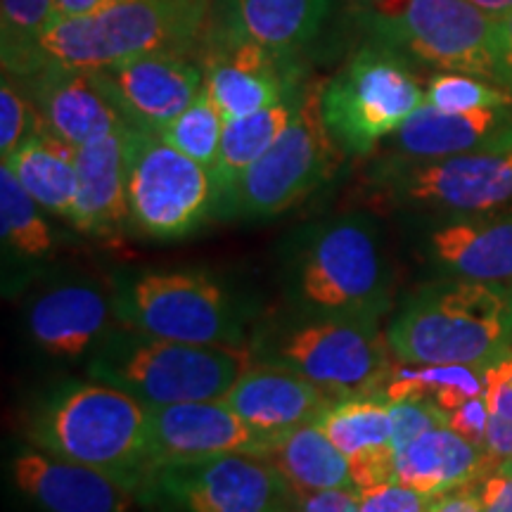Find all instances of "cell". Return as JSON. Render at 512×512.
<instances>
[{
	"mask_svg": "<svg viewBox=\"0 0 512 512\" xmlns=\"http://www.w3.org/2000/svg\"><path fill=\"white\" fill-rule=\"evenodd\" d=\"M114 3H121V0H55V19L64 17H81L91 15V12H98L102 8H110Z\"/></svg>",
	"mask_w": 512,
	"mask_h": 512,
	"instance_id": "cell-44",
	"label": "cell"
},
{
	"mask_svg": "<svg viewBox=\"0 0 512 512\" xmlns=\"http://www.w3.org/2000/svg\"><path fill=\"white\" fill-rule=\"evenodd\" d=\"M484 368L472 366H418L401 363L392 368L382 394L387 399H406V396H425L446 413L456 411L465 401L484 396Z\"/></svg>",
	"mask_w": 512,
	"mask_h": 512,
	"instance_id": "cell-30",
	"label": "cell"
},
{
	"mask_svg": "<svg viewBox=\"0 0 512 512\" xmlns=\"http://www.w3.org/2000/svg\"><path fill=\"white\" fill-rule=\"evenodd\" d=\"M432 249L465 280L505 283L512 280V216L451 223L432 235Z\"/></svg>",
	"mask_w": 512,
	"mask_h": 512,
	"instance_id": "cell-27",
	"label": "cell"
},
{
	"mask_svg": "<svg viewBox=\"0 0 512 512\" xmlns=\"http://www.w3.org/2000/svg\"><path fill=\"white\" fill-rule=\"evenodd\" d=\"M479 498L484 512H512V475L491 472L479 482Z\"/></svg>",
	"mask_w": 512,
	"mask_h": 512,
	"instance_id": "cell-41",
	"label": "cell"
},
{
	"mask_svg": "<svg viewBox=\"0 0 512 512\" xmlns=\"http://www.w3.org/2000/svg\"><path fill=\"white\" fill-rule=\"evenodd\" d=\"M285 368L309 377L335 399L382 392L394 354L375 320L325 316L290 332L280 344Z\"/></svg>",
	"mask_w": 512,
	"mask_h": 512,
	"instance_id": "cell-11",
	"label": "cell"
},
{
	"mask_svg": "<svg viewBox=\"0 0 512 512\" xmlns=\"http://www.w3.org/2000/svg\"><path fill=\"white\" fill-rule=\"evenodd\" d=\"M375 176L396 202L484 214L512 202V147L444 159L394 157Z\"/></svg>",
	"mask_w": 512,
	"mask_h": 512,
	"instance_id": "cell-12",
	"label": "cell"
},
{
	"mask_svg": "<svg viewBox=\"0 0 512 512\" xmlns=\"http://www.w3.org/2000/svg\"><path fill=\"white\" fill-rule=\"evenodd\" d=\"M484 448L496 465L508 460L512 456V420H505L501 415H491L489 425H486Z\"/></svg>",
	"mask_w": 512,
	"mask_h": 512,
	"instance_id": "cell-42",
	"label": "cell"
},
{
	"mask_svg": "<svg viewBox=\"0 0 512 512\" xmlns=\"http://www.w3.org/2000/svg\"><path fill=\"white\" fill-rule=\"evenodd\" d=\"M223 403L268 441L316 422L337 399L294 370L252 366L223 394Z\"/></svg>",
	"mask_w": 512,
	"mask_h": 512,
	"instance_id": "cell-19",
	"label": "cell"
},
{
	"mask_svg": "<svg viewBox=\"0 0 512 512\" xmlns=\"http://www.w3.org/2000/svg\"><path fill=\"white\" fill-rule=\"evenodd\" d=\"M496 463L484 446L472 444L451 427H437L411 441L396 458V482L430 496H446L463 486L479 484Z\"/></svg>",
	"mask_w": 512,
	"mask_h": 512,
	"instance_id": "cell-24",
	"label": "cell"
},
{
	"mask_svg": "<svg viewBox=\"0 0 512 512\" xmlns=\"http://www.w3.org/2000/svg\"><path fill=\"white\" fill-rule=\"evenodd\" d=\"M264 458L297 496L328 489H358L347 456L320 430L318 420L273 439Z\"/></svg>",
	"mask_w": 512,
	"mask_h": 512,
	"instance_id": "cell-28",
	"label": "cell"
},
{
	"mask_svg": "<svg viewBox=\"0 0 512 512\" xmlns=\"http://www.w3.org/2000/svg\"><path fill=\"white\" fill-rule=\"evenodd\" d=\"M223 128H226V119L214 105V100L209 98L207 88H202V93L197 95L188 110H183L176 119H171L155 133L169 145H174L176 150H181L183 155L214 171L216 162H219Z\"/></svg>",
	"mask_w": 512,
	"mask_h": 512,
	"instance_id": "cell-33",
	"label": "cell"
},
{
	"mask_svg": "<svg viewBox=\"0 0 512 512\" xmlns=\"http://www.w3.org/2000/svg\"><path fill=\"white\" fill-rule=\"evenodd\" d=\"M439 496L422 494L401 482H384L358 489L361 512H430Z\"/></svg>",
	"mask_w": 512,
	"mask_h": 512,
	"instance_id": "cell-37",
	"label": "cell"
},
{
	"mask_svg": "<svg viewBox=\"0 0 512 512\" xmlns=\"http://www.w3.org/2000/svg\"><path fill=\"white\" fill-rule=\"evenodd\" d=\"M124 126L110 136L76 147V192L74 214L69 223L95 238H112L128 221L126 195V138Z\"/></svg>",
	"mask_w": 512,
	"mask_h": 512,
	"instance_id": "cell-22",
	"label": "cell"
},
{
	"mask_svg": "<svg viewBox=\"0 0 512 512\" xmlns=\"http://www.w3.org/2000/svg\"><path fill=\"white\" fill-rule=\"evenodd\" d=\"M55 17V0H0V55L3 72L27 76L36 48Z\"/></svg>",
	"mask_w": 512,
	"mask_h": 512,
	"instance_id": "cell-32",
	"label": "cell"
},
{
	"mask_svg": "<svg viewBox=\"0 0 512 512\" xmlns=\"http://www.w3.org/2000/svg\"><path fill=\"white\" fill-rule=\"evenodd\" d=\"M401 363L489 368L512 351L508 287L463 280L418 294L387 332Z\"/></svg>",
	"mask_w": 512,
	"mask_h": 512,
	"instance_id": "cell-2",
	"label": "cell"
},
{
	"mask_svg": "<svg viewBox=\"0 0 512 512\" xmlns=\"http://www.w3.org/2000/svg\"><path fill=\"white\" fill-rule=\"evenodd\" d=\"M294 512H361L358 489L313 491L294 498Z\"/></svg>",
	"mask_w": 512,
	"mask_h": 512,
	"instance_id": "cell-39",
	"label": "cell"
},
{
	"mask_svg": "<svg viewBox=\"0 0 512 512\" xmlns=\"http://www.w3.org/2000/svg\"><path fill=\"white\" fill-rule=\"evenodd\" d=\"M366 43L411 67L496 83V17L467 0H375L358 12Z\"/></svg>",
	"mask_w": 512,
	"mask_h": 512,
	"instance_id": "cell-4",
	"label": "cell"
},
{
	"mask_svg": "<svg viewBox=\"0 0 512 512\" xmlns=\"http://www.w3.org/2000/svg\"><path fill=\"white\" fill-rule=\"evenodd\" d=\"M41 451L95 467L128 489L150 482V406L107 382L69 389L34 425Z\"/></svg>",
	"mask_w": 512,
	"mask_h": 512,
	"instance_id": "cell-3",
	"label": "cell"
},
{
	"mask_svg": "<svg viewBox=\"0 0 512 512\" xmlns=\"http://www.w3.org/2000/svg\"><path fill=\"white\" fill-rule=\"evenodd\" d=\"M318 105L342 155L368 157L425 105V91L411 64L363 41L342 69L320 83Z\"/></svg>",
	"mask_w": 512,
	"mask_h": 512,
	"instance_id": "cell-5",
	"label": "cell"
},
{
	"mask_svg": "<svg viewBox=\"0 0 512 512\" xmlns=\"http://www.w3.org/2000/svg\"><path fill=\"white\" fill-rule=\"evenodd\" d=\"M271 441L254 432L221 399L150 406V456L159 465L192 463L228 453L264 456Z\"/></svg>",
	"mask_w": 512,
	"mask_h": 512,
	"instance_id": "cell-16",
	"label": "cell"
},
{
	"mask_svg": "<svg viewBox=\"0 0 512 512\" xmlns=\"http://www.w3.org/2000/svg\"><path fill=\"white\" fill-rule=\"evenodd\" d=\"M366 3H375V0H366Z\"/></svg>",
	"mask_w": 512,
	"mask_h": 512,
	"instance_id": "cell-48",
	"label": "cell"
},
{
	"mask_svg": "<svg viewBox=\"0 0 512 512\" xmlns=\"http://www.w3.org/2000/svg\"><path fill=\"white\" fill-rule=\"evenodd\" d=\"M320 430L349 460L351 477L358 489L396 482V458L392 413L382 392L337 399L318 418Z\"/></svg>",
	"mask_w": 512,
	"mask_h": 512,
	"instance_id": "cell-21",
	"label": "cell"
},
{
	"mask_svg": "<svg viewBox=\"0 0 512 512\" xmlns=\"http://www.w3.org/2000/svg\"><path fill=\"white\" fill-rule=\"evenodd\" d=\"M392 413V430L396 451H403L411 441L425 432L448 425V413L425 396H406V399H387Z\"/></svg>",
	"mask_w": 512,
	"mask_h": 512,
	"instance_id": "cell-36",
	"label": "cell"
},
{
	"mask_svg": "<svg viewBox=\"0 0 512 512\" xmlns=\"http://www.w3.org/2000/svg\"><path fill=\"white\" fill-rule=\"evenodd\" d=\"M425 102L444 112H472L510 107L512 95L498 83L479 79V76L439 72L427 83Z\"/></svg>",
	"mask_w": 512,
	"mask_h": 512,
	"instance_id": "cell-34",
	"label": "cell"
},
{
	"mask_svg": "<svg viewBox=\"0 0 512 512\" xmlns=\"http://www.w3.org/2000/svg\"><path fill=\"white\" fill-rule=\"evenodd\" d=\"M496 472H503V475H512V456L508 460H503V463L498 465Z\"/></svg>",
	"mask_w": 512,
	"mask_h": 512,
	"instance_id": "cell-46",
	"label": "cell"
},
{
	"mask_svg": "<svg viewBox=\"0 0 512 512\" xmlns=\"http://www.w3.org/2000/svg\"><path fill=\"white\" fill-rule=\"evenodd\" d=\"M93 72L128 124L145 131H159L176 119L204 88L200 50L150 53Z\"/></svg>",
	"mask_w": 512,
	"mask_h": 512,
	"instance_id": "cell-15",
	"label": "cell"
},
{
	"mask_svg": "<svg viewBox=\"0 0 512 512\" xmlns=\"http://www.w3.org/2000/svg\"><path fill=\"white\" fill-rule=\"evenodd\" d=\"M496 83L512 95V10L496 17Z\"/></svg>",
	"mask_w": 512,
	"mask_h": 512,
	"instance_id": "cell-40",
	"label": "cell"
},
{
	"mask_svg": "<svg viewBox=\"0 0 512 512\" xmlns=\"http://www.w3.org/2000/svg\"><path fill=\"white\" fill-rule=\"evenodd\" d=\"M290 512H294V510H290Z\"/></svg>",
	"mask_w": 512,
	"mask_h": 512,
	"instance_id": "cell-50",
	"label": "cell"
},
{
	"mask_svg": "<svg viewBox=\"0 0 512 512\" xmlns=\"http://www.w3.org/2000/svg\"><path fill=\"white\" fill-rule=\"evenodd\" d=\"M489 418H491L489 403H486L484 396H475V399L465 401L463 406H458L456 411L448 413V427L456 430L458 434H463V437L470 439L472 444L484 446Z\"/></svg>",
	"mask_w": 512,
	"mask_h": 512,
	"instance_id": "cell-38",
	"label": "cell"
},
{
	"mask_svg": "<svg viewBox=\"0 0 512 512\" xmlns=\"http://www.w3.org/2000/svg\"><path fill=\"white\" fill-rule=\"evenodd\" d=\"M318 86L320 83H309L292 124L271 150L240 176L216 211L238 219H273L306 200L335 174L342 150L320 117Z\"/></svg>",
	"mask_w": 512,
	"mask_h": 512,
	"instance_id": "cell-8",
	"label": "cell"
},
{
	"mask_svg": "<svg viewBox=\"0 0 512 512\" xmlns=\"http://www.w3.org/2000/svg\"><path fill=\"white\" fill-rule=\"evenodd\" d=\"M399 159H444L512 147L510 107L444 112L430 102L418 107L392 136Z\"/></svg>",
	"mask_w": 512,
	"mask_h": 512,
	"instance_id": "cell-20",
	"label": "cell"
},
{
	"mask_svg": "<svg viewBox=\"0 0 512 512\" xmlns=\"http://www.w3.org/2000/svg\"><path fill=\"white\" fill-rule=\"evenodd\" d=\"M15 79L22 83L46 128L74 147L131 126L105 93L93 69L46 64L34 74Z\"/></svg>",
	"mask_w": 512,
	"mask_h": 512,
	"instance_id": "cell-17",
	"label": "cell"
},
{
	"mask_svg": "<svg viewBox=\"0 0 512 512\" xmlns=\"http://www.w3.org/2000/svg\"><path fill=\"white\" fill-rule=\"evenodd\" d=\"M126 313L147 337L188 344H235L233 306L202 273H147L128 292Z\"/></svg>",
	"mask_w": 512,
	"mask_h": 512,
	"instance_id": "cell-14",
	"label": "cell"
},
{
	"mask_svg": "<svg viewBox=\"0 0 512 512\" xmlns=\"http://www.w3.org/2000/svg\"><path fill=\"white\" fill-rule=\"evenodd\" d=\"M467 3L477 5L479 10H484L491 17H501L512 10V0H467Z\"/></svg>",
	"mask_w": 512,
	"mask_h": 512,
	"instance_id": "cell-45",
	"label": "cell"
},
{
	"mask_svg": "<svg viewBox=\"0 0 512 512\" xmlns=\"http://www.w3.org/2000/svg\"><path fill=\"white\" fill-rule=\"evenodd\" d=\"M254 366L238 344H188L143 337L95 358V380L126 389L147 406L216 401Z\"/></svg>",
	"mask_w": 512,
	"mask_h": 512,
	"instance_id": "cell-6",
	"label": "cell"
},
{
	"mask_svg": "<svg viewBox=\"0 0 512 512\" xmlns=\"http://www.w3.org/2000/svg\"><path fill=\"white\" fill-rule=\"evenodd\" d=\"M335 0H214L211 24L268 48L302 55L328 24Z\"/></svg>",
	"mask_w": 512,
	"mask_h": 512,
	"instance_id": "cell-23",
	"label": "cell"
},
{
	"mask_svg": "<svg viewBox=\"0 0 512 512\" xmlns=\"http://www.w3.org/2000/svg\"><path fill=\"white\" fill-rule=\"evenodd\" d=\"M299 292L325 316L377 320L387 311V266L370 221L349 216L320 228L304 254Z\"/></svg>",
	"mask_w": 512,
	"mask_h": 512,
	"instance_id": "cell-9",
	"label": "cell"
},
{
	"mask_svg": "<svg viewBox=\"0 0 512 512\" xmlns=\"http://www.w3.org/2000/svg\"><path fill=\"white\" fill-rule=\"evenodd\" d=\"M430 512H484L482 498H479V484L463 486V489L439 496Z\"/></svg>",
	"mask_w": 512,
	"mask_h": 512,
	"instance_id": "cell-43",
	"label": "cell"
},
{
	"mask_svg": "<svg viewBox=\"0 0 512 512\" xmlns=\"http://www.w3.org/2000/svg\"><path fill=\"white\" fill-rule=\"evenodd\" d=\"M41 126L34 102L24 93L15 76L3 72L0 83V155L10 159L36 128Z\"/></svg>",
	"mask_w": 512,
	"mask_h": 512,
	"instance_id": "cell-35",
	"label": "cell"
},
{
	"mask_svg": "<svg viewBox=\"0 0 512 512\" xmlns=\"http://www.w3.org/2000/svg\"><path fill=\"white\" fill-rule=\"evenodd\" d=\"M128 221L155 240H178L216 211V183L207 166L145 128L126 138Z\"/></svg>",
	"mask_w": 512,
	"mask_h": 512,
	"instance_id": "cell-7",
	"label": "cell"
},
{
	"mask_svg": "<svg viewBox=\"0 0 512 512\" xmlns=\"http://www.w3.org/2000/svg\"><path fill=\"white\" fill-rule=\"evenodd\" d=\"M309 83H306L302 91L287 95V98L266 107V110L226 121L219 162H216L214 171H211L216 183V209H219V204L223 200H226L228 192L235 188L240 176L245 174L256 159L264 157L275 145V140L283 136L285 128L292 124L299 107H302Z\"/></svg>",
	"mask_w": 512,
	"mask_h": 512,
	"instance_id": "cell-29",
	"label": "cell"
},
{
	"mask_svg": "<svg viewBox=\"0 0 512 512\" xmlns=\"http://www.w3.org/2000/svg\"><path fill=\"white\" fill-rule=\"evenodd\" d=\"M3 164L22 183L34 200L60 219H72L79 171H76V147L55 136L41 121L22 147Z\"/></svg>",
	"mask_w": 512,
	"mask_h": 512,
	"instance_id": "cell-26",
	"label": "cell"
},
{
	"mask_svg": "<svg viewBox=\"0 0 512 512\" xmlns=\"http://www.w3.org/2000/svg\"><path fill=\"white\" fill-rule=\"evenodd\" d=\"M214 0H121L91 15L55 19L36 48L34 69L46 64L105 69L150 53L202 48Z\"/></svg>",
	"mask_w": 512,
	"mask_h": 512,
	"instance_id": "cell-1",
	"label": "cell"
},
{
	"mask_svg": "<svg viewBox=\"0 0 512 512\" xmlns=\"http://www.w3.org/2000/svg\"><path fill=\"white\" fill-rule=\"evenodd\" d=\"M200 57L204 88L226 121L266 110L309 83L299 55L268 48L211 22Z\"/></svg>",
	"mask_w": 512,
	"mask_h": 512,
	"instance_id": "cell-13",
	"label": "cell"
},
{
	"mask_svg": "<svg viewBox=\"0 0 512 512\" xmlns=\"http://www.w3.org/2000/svg\"><path fill=\"white\" fill-rule=\"evenodd\" d=\"M12 479L43 512H131L136 498V491L105 472L48 451L19 453Z\"/></svg>",
	"mask_w": 512,
	"mask_h": 512,
	"instance_id": "cell-18",
	"label": "cell"
},
{
	"mask_svg": "<svg viewBox=\"0 0 512 512\" xmlns=\"http://www.w3.org/2000/svg\"><path fill=\"white\" fill-rule=\"evenodd\" d=\"M110 304L88 285H64L38 297L29 309V332L50 356L76 358L105 330Z\"/></svg>",
	"mask_w": 512,
	"mask_h": 512,
	"instance_id": "cell-25",
	"label": "cell"
},
{
	"mask_svg": "<svg viewBox=\"0 0 512 512\" xmlns=\"http://www.w3.org/2000/svg\"><path fill=\"white\" fill-rule=\"evenodd\" d=\"M41 204L22 188L8 164L0 166V223H3L5 245L19 256L41 259L55 247L53 230L43 219Z\"/></svg>",
	"mask_w": 512,
	"mask_h": 512,
	"instance_id": "cell-31",
	"label": "cell"
},
{
	"mask_svg": "<svg viewBox=\"0 0 512 512\" xmlns=\"http://www.w3.org/2000/svg\"><path fill=\"white\" fill-rule=\"evenodd\" d=\"M510 363H512V351H510Z\"/></svg>",
	"mask_w": 512,
	"mask_h": 512,
	"instance_id": "cell-49",
	"label": "cell"
},
{
	"mask_svg": "<svg viewBox=\"0 0 512 512\" xmlns=\"http://www.w3.org/2000/svg\"><path fill=\"white\" fill-rule=\"evenodd\" d=\"M147 484L171 512H290L297 498L280 472L254 453L159 465Z\"/></svg>",
	"mask_w": 512,
	"mask_h": 512,
	"instance_id": "cell-10",
	"label": "cell"
},
{
	"mask_svg": "<svg viewBox=\"0 0 512 512\" xmlns=\"http://www.w3.org/2000/svg\"><path fill=\"white\" fill-rule=\"evenodd\" d=\"M508 294H510V302H512V280H510V285H508Z\"/></svg>",
	"mask_w": 512,
	"mask_h": 512,
	"instance_id": "cell-47",
	"label": "cell"
}]
</instances>
